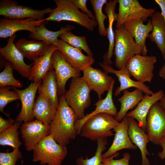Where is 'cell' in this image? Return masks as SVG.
<instances>
[{"label": "cell", "mask_w": 165, "mask_h": 165, "mask_svg": "<svg viewBox=\"0 0 165 165\" xmlns=\"http://www.w3.org/2000/svg\"><path fill=\"white\" fill-rule=\"evenodd\" d=\"M38 90L39 94L46 96L58 109L59 105L58 98V89L53 68L49 71L42 79Z\"/></svg>", "instance_id": "cell-31"}, {"label": "cell", "mask_w": 165, "mask_h": 165, "mask_svg": "<svg viewBox=\"0 0 165 165\" xmlns=\"http://www.w3.org/2000/svg\"><path fill=\"white\" fill-rule=\"evenodd\" d=\"M42 81L36 82H32L27 87L22 90L14 87L15 91L18 93L22 105L20 111L15 120L16 121L26 123L33 121L35 118L33 114L35 99Z\"/></svg>", "instance_id": "cell-13"}, {"label": "cell", "mask_w": 165, "mask_h": 165, "mask_svg": "<svg viewBox=\"0 0 165 165\" xmlns=\"http://www.w3.org/2000/svg\"><path fill=\"white\" fill-rule=\"evenodd\" d=\"M140 20H131L126 22L123 25L125 28L130 34L136 43L140 47L141 55H146L148 52L146 40L149 33L152 31V27L151 20L146 24Z\"/></svg>", "instance_id": "cell-23"}, {"label": "cell", "mask_w": 165, "mask_h": 165, "mask_svg": "<svg viewBox=\"0 0 165 165\" xmlns=\"http://www.w3.org/2000/svg\"><path fill=\"white\" fill-rule=\"evenodd\" d=\"M99 65L105 72L115 74L118 79L120 85L116 89L114 93L116 97L119 96L121 92L127 90L129 88L135 87L141 90L143 93L149 95H153L154 93L150 90V87L144 83L135 81L132 79L131 76L126 68L116 70L111 65H107L99 62Z\"/></svg>", "instance_id": "cell-18"}, {"label": "cell", "mask_w": 165, "mask_h": 165, "mask_svg": "<svg viewBox=\"0 0 165 165\" xmlns=\"http://www.w3.org/2000/svg\"><path fill=\"white\" fill-rule=\"evenodd\" d=\"M45 21H43L40 25L36 27L35 31L29 34V38L57 46L59 39L58 38L60 35L66 31H70L75 28L74 26L68 24L65 27H62L58 31H52L47 28Z\"/></svg>", "instance_id": "cell-28"}, {"label": "cell", "mask_w": 165, "mask_h": 165, "mask_svg": "<svg viewBox=\"0 0 165 165\" xmlns=\"http://www.w3.org/2000/svg\"><path fill=\"white\" fill-rule=\"evenodd\" d=\"M16 37V34L9 37L6 45L0 48V53L6 60L12 64L14 69L23 77L28 79L32 66L25 62L23 55L15 45L14 41Z\"/></svg>", "instance_id": "cell-14"}, {"label": "cell", "mask_w": 165, "mask_h": 165, "mask_svg": "<svg viewBox=\"0 0 165 165\" xmlns=\"http://www.w3.org/2000/svg\"><path fill=\"white\" fill-rule=\"evenodd\" d=\"M164 96L162 90L151 95L145 94L135 109L127 113L126 116L136 120L139 126L145 131L147 117L150 109L154 104Z\"/></svg>", "instance_id": "cell-20"}, {"label": "cell", "mask_w": 165, "mask_h": 165, "mask_svg": "<svg viewBox=\"0 0 165 165\" xmlns=\"http://www.w3.org/2000/svg\"><path fill=\"white\" fill-rule=\"evenodd\" d=\"M155 1L160 7L161 13L165 22V0H155Z\"/></svg>", "instance_id": "cell-43"}, {"label": "cell", "mask_w": 165, "mask_h": 165, "mask_svg": "<svg viewBox=\"0 0 165 165\" xmlns=\"http://www.w3.org/2000/svg\"><path fill=\"white\" fill-rule=\"evenodd\" d=\"M77 119L64 95H61L57 111L49 126L50 134L58 144L66 146L78 135L75 126Z\"/></svg>", "instance_id": "cell-1"}, {"label": "cell", "mask_w": 165, "mask_h": 165, "mask_svg": "<svg viewBox=\"0 0 165 165\" xmlns=\"http://www.w3.org/2000/svg\"><path fill=\"white\" fill-rule=\"evenodd\" d=\"M9 87L0 88V111L6 115L9 119V114L5 112L3 110L5 107L9 103L13 101L20 100L17 92L10 90Z\"/></svg>", "instance_id": "cell-37"}, {"label": "cell", "mask_w": 165, "mask_h": 165, "mask_svg": "<svg viewBox=\"0 0 165 165\" xmlns=\"http://www.w3.org/2000/svg\"><path fill=\"white\" fill-rule=\"evenodd\" d=\"M58 50L57 46L52 45L43 56L34 58L31 66L29 80L38 82L42 79L51 69L53 68L52 57L53 53Z\"/></svg>", "instance_id": "cell-24"}, {"label": "cell", "mask_w": 165, "mask_h": 165, "mask_svg": "<svg viewBox=\"0 0 165 165\" xmlns=\"http://www.w3.org/2000/svg\"><path fill=\"white\" fill-rule=\"evenodd\" d=\"M53 9L47 8L42 10L34 9L31 7L19 5L12 0L0 1V15L5 18L12 20L32 18L38 20L44 19L46 14L50 13Z\"/></svg>", "instance_id": "cell-7"}, {"label": "cell", "mask_w": 165, "mask_h": 165, "mask_svg": "<svg viewBox=\"0 0 165 165\" xmlns=\"http://www.w3.org/2000/svg\"><path fill=\"white\" fill-rule=\"evenodd\" d=\"M22 157L19 148L14 149L11 152H0V165H16L18 160Z\"/></svg>", "instance_id": "cell-38"}, {"label": "cell", "mask_w": 165, "mask_h": 165, "mask_svg": "<svg viewBox=\"0 0 165 165\" xmlns=\"http://www.w3.org/2000/svg\"><path fill=\"white\" fill-rule=\"evenodd\" d=\"M21 163H22V165H23V160L22 161Z\"/></svg>", "instance_id": "cell-46"}, {"label": "cell", "mask_w": 165, "mask_h": 165, "mask_svg": "<svg viewBox=\"0 0 165 165\" xmlns=\"http://www.w3.org/2000/svg\"><path fill=\"white\" fill-rule=\"evenodd\" d=\"M123 93V96L118 99L121 104L120 108L115 117L119 122L126 116L129 110L137 106L144 97L143 92L137 88L131 92L126 90Z\"/></svg>", "instance_id": "cell-30"}, {"label": "cell", "mask_w": 165, "mask_h": 165, "mask_svg": "<svg viewBox=\"0 0 165 165\" xmlns=\"http://www.w3.org/2000/svg\"><path fill=\"white\" fill-rule=\"evenodd\" d=\"M14 69L12 64L9 62L5 63L4 70L0 73V88L12 86L14 87L21 88L22 84L15 79L13 71Z\"/></svg>", "instance_id": "cell-36"}, {"label": "cell", "mask_w": 165, "mask_h": 165, "mask_svg": "<svg viewBox=\"0 0 165 165\" xmlns=\"http://www.w3.org/2000/svg\"><path fill=\"white\" fill-rule=\"evenodd\" d=\"M118 0H110L105 4L104 9L107 16L108 24L107 28V36L109 42L108 49L103 57V63L106 65H111L112 63L111 59L113 54L115 42V33L113 31V23L117 20L118 13H115V9Z\"/></svg>", "instance_id": "cell-25"}, {"label": "cell", "mask_w": 165, "mask_h": 165, "mask_svg": "<svg viewBox=\"0 0 165 165\" xmlns=\"http://www.w3.org/2000/svg\"><path fill=\"white\" fill-rule=\"evenodd\" d=\"M49 128L36 119L21 124L20 132L25 149L32 150L42 138L50 134Z\"/></svg>", "instance_id": "cell-12"}, {"label": "cell", "mask_w": 165, "mask_h": 165, "mask_svg": "<svg viewBox=\"0 0 165 165\" xmlns=\"http://www.w3.org/2000/svg\"><path fill=\"white\" fill-rule=\"evenodd\" d=\"M159 145L161 146L162 150L158 153V156L161 159H165V136L161 141Z\"/></svg>", "instance_id": "cell-42"}, {"label": "cell", "mask_w": 165, "mask_h": 165, "mask_svg": "<svg viewBox=\"0 0 165 165\" xmlns=\"http://www.w3.org/2000/svg\"><path fill=\"white\" fill-rule=\"evenodd\" d=\"M14 44L24 57L31 61L44 55L51 45L43 41L33 39L29 40L24 38L19 39Z\"/></svg>", "instance_id": "cell-27"}, {"label": "cell", "mask_w": 165, "mask_h": 165, "mask_svg": "<svg viewBox=\"0 0 165 165\" xmlns=\"http://www.w3.org/2000/svg\"><path fill=\"white\" fill-rule=\"evenodd\" d=\"M140 47L123 25L115 30L113 54L115 65L120 70L125 68L128 61L136 55H141Z\"/></svg>", "instance_id": "cell-5"}, {"label": "cell", "mask_w": 165, "mask_h": 165, "mask_svg": "<svg viewBox=\"0 0 165 165\" xmlns=\"http://www.w3.org/2000/svg\"><path fill=\"white\" fill-rule=\"evenodd\" d=\"M59 37L71 46L81 50H83L88 55L93 56V54L88 45L85 36L76 35L68 31L61 34Z\"/></svg>", "instance_id": "cell-33"}, {"label": "cell", "mask_w": 165, "mask_h": 165, "mask_svg": "<svg viewBox=\"0 0 165 165\" xmlns=\"http://www.w3.org/2000/svg\"><path fill=\"white\" fill-rule=\"evenodd\" d=\"M15 123L14 120L12 119H5L0 116V133L12 127Z\"/></svg>", "instance_id": "cell-41"}, {"label": "cell", "mask_w": 165, "mask_h": 165, "mask_svg": "<svg viewBox=\"0 0 165 165\" xmlns=\"http://www.w3.org/2000/svg\"><path fill=\"white\" fill-rule=\"evenodd\" d=\"M82 71L83 77L91 90L95 92L99 100L101 99L102 95L110 89L114 79L106 72L91 66L87 67Z\"/></svg>", "instance_id": "cell-16"}, {"label": "cell", "mask_w": 165, "mask_h": 165, "mask_svg": "<svg viewBox=\"0 0 165 165\" xmlns=\"http://www.w3.org/2000/svg\"><path fill=\"white\" fill-rule=\"evenodd\" d=\"M152 31L148 38L154 42L160 50L163 58L165 57V22L161 13L155 12L151 16Z\"/></svg>", "instance_id": "cell-29"}, {"label": "cell", "mask_w": 165, "mask_h": 165, "mask_svg": "<svg viewBox=\"0 0 165 165\" xmlns=\"http://www.w3.org/2000/svg\"><path fill=\"white\" fill-rule=\"evenodd\" d=\"M128 126V117L126 116L113 129L115 132L114 140L109 148L103 154V159L109 157L121 150L137 149L129 137Z\"/></svg>", "instance_id": "cell-15"}, {"label": "cell", "mask_w": 165, "mask_h": 165, "mask_svg": "<svg viewBox=\"0 0 165 165\" xmlns=\"http://www.w3.org/2000/svg\"><path fill=\"white\" fill-rule=\"evenodd\" d=\"M32 161L41 165H61L67 156L66 146L58 144L51 134L45 137L34 147Z\"/></svg>", "instance_id": "cell-3"}, {"label": "cell", "mask_w": 165, "mask_h": 165, "mask_svg": "<svg viewBox=\"0 0 165 165\" xmlns=\"http://www.w3.org/2000/svg\"><path fill=\"white\" fill-rule=\"evenodd\" d=\"M57 110V109L46 96L39 94L33 109L34 117L36 119L46 126H49Z\"/></svg>", "instance_id": "cell-26"}, {"label": "cell", "mask_w": 165, "mask_h": 165, "mask_svg": "<svg viewBox=\"0 0 165 165\" xmlns=\"http://www.w3.org/2000/svg\"><path fill=\"white\" fill-rule=\"evenodd\" d=\"M164 59L165 61V57ZM159 74L160 77L165 80V61L164 65L160 70Z\"/></svg>", "instance_id": "cell-44"}, {"label": "cell", "mask_w": 165, "mask_h": 165, "mask_svg": "<svg viewBox=\"0 0 165 165\" xmlns=\"http://www.w3.org/2000/svg\"><path fill=\"white\" fill-rule=\"evenodd\" d=\"M145 132L149 141L156 145L165 136V110L160 102L154 104L148 114Z\"/></svg>", "instance_id": "cell-10"}, {"label": "cell", "mask_w": 165, "mask_h": 165, "mask_svg": "<svg viewBox=\"0 0 165 165\" xmlns=\"http://www.w3.org/2000/svg\"><path fill=\"white\" fill-rule=\"evenodd\" d=\"M21 122L16 121L11 127L0 133V145H8L13 149L19 148L22 143L20 140L19 132L18 129L20 127Z\"/></svg>", "instance_id": "cell-32"}, {"label": "cell", "mask_w": 165, "mask_h": 165, "mask_svg": "<svg viewBox=\"0 0 165 165\" xmlns=\"http://www.w3.org/2000/svg\"><path fill=\"white\" fill-rule=\"evenodd\" d=\"M90 1L93 8L95 20L98 26L99 34L101 36H107V28L105 26V21L108 17L103 13L102 9L104 5L107 2V0H90Z\"/></svg>", "instance_id": "cell-35"}, {"label": "cell", "mask_w": 165, "mask_h": 165, "mask_svg": "<svg viewBox=\"0 0 165 165\" xmlns=\"http://www.w3.org/2000/svg\"><path fill=\"white\" fill-rule=\"evenodd\" d=\"M52 61L57 84L58 94L61 96L66 91L65 88L67 81L71 78L79 77L81 72L69 64L58 50L53 53Z\"/></svg>", "instance_id": "cell-11"}, {"label": "cell", "mask_w": 165, "mask_h": 165, "mask_svg": "<svg viewBox=\"0 0 165 165\" xmlns=\"http://www.w3.org/2000/svg\"><path fill=\"white\" fill-rule=\"evenodd\" d=\"M157 61L154 56L135 55L127 62L126 68L131 76L142 83H151L154 76V65Z\"/></svg>", "instance_id": "cell-9"}, {"label": "cell", "mask_w": 165, "mask_h": 165, "mask_svg": "<svg viewBox=\"0 0 165 165\" xmlns=\"http://www.w3.org/2000/svg\"><path fill=\"white\" fill-rule=\"evenodd\" d=\"M128 117V135L132 142L141 152V165H150V162L147 158V156L150 155L147 148V144L149 142L148 136L146 132L139 126L138 122L134 119Z\"/></svg>", "instance_id": "cell-22"}, {"label": "cell", "mask_w": 165, "mask_h": 165, "mask_svg": "<svg viewBox=\"0 0 165 165\" xmlns=\"http://www.w3.org/2000/svg\"><path fill=\"white\" fill-rule=\"evenodd\" d=\"M90 91L85 79L79 76L72 78L69 89L63 95L77 119L84 117L85 109L91 104Z\"/></svg>", "instance_id": "cell-4"}, {"label": "cell", "mask_w": 165, "mask_h": 165, "mask_svg": "<svg viewBox=\"0 0 165 165\" xmlns=\"http://www.w3.org/2000/svg\"><path fill=\"white\" fill-rule=\"evenodd\" d=\"M160 102L161 105L165 110V96L160 101Z\"/></svg>", "instance_id": "cell-45"}, {"label": "cell", "mask_w": 165, "mask_h": 165, "mask_svg": "<svg viewBox=\"0 0 165 165\" xmlns=\"http://www.w3.org/2000/svg\"><path fill=\"white\" fill-rule=\"evenodd\" d=\"M119 154V153L117 152L109 157L103 159L102 165H129L130 158V154L128 152H126L123 154L122 158L118 160L114 159Z\"/></svg>", "instance_id": "cell-39"}, {"label": "cell", "mask_w": 165, "mask_h": 165, "mask_svg": "<svg viewBox=\"0 0 165 165\" xmlns=\"http://www.w3.org/2000/svg\"><path fill=\"white\" fill-rule=\"evenodd\" d=\"M56 7L44 19L45 21L60 22L72 21L84 27L89 31H93L97 25L96 20L80 11L71 0H54Z\"/></svg>", "instance_id": "cell-2"}, {"label": "cell", "mask_w": 165, "mask_h": 165, "mask_svg": "<svg viewBox=\"0 0 165 165\" xmlns=\"http://www.w3.org/2000/svg\"><path fill=\"white\" fill-rule=\"evenodd\" d=\"M97 147L94 155L90 158L81 156L76 160L77 165H102V154L108 144L107 138H100L96 141Z\"/></svg>", "instance_id": "cell-34"}, {"label": "cell", "mask_w": 165, "mask_h": 165, "mask_svg": "<svg viewBox=\"0 0 165 165\" xmlns=\"http://www.w3.org/2000/svg\"><path fill=\"white\" fill-rule=\"evenodd\" d=\"M115 80L113 79L110 89L105 97L99 100L95 104V110L89 114L85 115L80 119H77L75 126L78 135H80L82 128L84 123L91 117L101 113H105L111 115L115 117L117 113V109L113 101V90Z\"/></svg>", "instance_id": "cell-21"}, {"label": "cell", "mask_w": 165, "mask_h": 165, "mask_svg": "<svg viewBox=\"0 0 165 165\" xmlns=\"http://www.w3.org/2000/svg\"><path fill=\"white\" fill-rule=\"evenodd\" d=\"M57 47L66 61L79 71H82L95 62L93 56L84 55L82 50L71 46L61 39H58Z\"/></svg>", "instance_id": "cell-17"}, {"label": "cell", "mask_w": 165, "mask_h": 165, "mask_svg": "<svg viewBox=\"0 0 165 165\" xmlns=\"http://www.w3.org/2000/svg\"><path fill=\"white\" fill-rule=\"evenodd\" d=\"M44 21L32 18L23 20H12L4 18L0 20V38H6L19 31H27L33 32L36 27Z\"/></svg>", "instance_id": "cell-19"}, {"label": "cell", "mask_w": 165, "mask_h": 165, "mask_svg": "<svg viewBox=\"0 0 165 165\" xmlns=\"http://www.w3.org/2000/svg\"><path fill=\"white\" fill-rule=\"evenodd\" d=\"M118 2L119 8L116 29L131 20H140L145 22L155 13L154 9L144 7L137 0H118Z\"/></svg>", "instance_id": "cell-8"}, {"label": "cell", "mask_w": 165, "mask_h": 165, "mask_svg": "<svg viewBox=\"0 0 165 165\" xmlns=\"http://www.w3.org/2000/svg\"><path fill=\"white\" fill-rule=\"evenodd\" d=\"M76 7L82 12L86 14L92 19L95 20V16L87 7V0H71Z\"/></svg>", "instance_id": "cell-40"}, {"label": "cell", "mask_w": 165, "mask_h": 165, "mask_svg": "<svg viewBox=\"0 0 165 165\" xmlns=\"http://www.w3.org/2000/svg\"><path fill=\"white\" fill-rule=\"evenodd\" d=\"M119 122L115 117L109 114L105 113L97 114L84 123L80 135L93 141L100 138H107L114 135L111 130Z\"/></svg>", "instance_id": "cell-6"}]
</instances>
